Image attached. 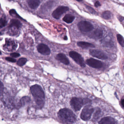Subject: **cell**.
<instances>
[{
  "mask_svg": "<svg viewBox=\"0 0 124 124\" xmlns=\"http://www.w3.org/2000/svg\"><path fill=\"white\" fill-rule=\"evenodd\" d=\"M10 56L13 58H16L20 56V54L18 53H12L10 54Z\"/></svg>",
  "mask_w": 124,
  "mask_h": 124,
  "instance_id": "cell-25",
  "label": "cell"
},
{
  "mask_svg": "<svg viewBox=\"0 0 124 124\" xmlns=\"http://www.w3.org/2000/svg\"><path fill=\"white\" fill-rule=\"evenodd\" d=\"M103 32L101 29H96L94 31L91 36L93 38L98 39L101 38L103 36Z\"/></svg>",
  "mask_w": 124,
  "mask_h": 124,
  "instance_id": "cell-14",
  "label": "cell"
},
{
  "mask_svg": "<svg viewBox=\"0 0 124 124\" xmlns=\"http://www.w3.org/2000/svg\"><path fill=\"white\" fill-rule=\"evenodd\" d=\"M27 59L26 58H21L18 60L17 62V64L20 66H22L27 63Z\"/></svg>",
  "mask_w": 124,
  "mask_h": 124,
  "instance_id": "cell-18",
  "label": "cell"
},
{
  "mask_svg": "<svg viewBox=\"0 0 124 124\" xmlns=\"http://www.w3.org/2000/svg\"><path fill=\"white\" fill-rule=\"evenodd\" d=\"M101 4L99 1H96L95 3V6L96 8H98V7L101 6Z\"/></svg>",
  "mask_w": 124,
  "mask_h": 124,
  "instance_id": "cell-27",
  "label": "cell"
},
{
  "mask_svg": "<svg viewBox=\"0 0 124 124\" xmlns=\"http://www.w3.org/2000/svg\"><path fill=\"white\" fill-rule=\"evenodd\" d=\"M86 63L87 65L95 69H100L103 66L102 62L94 59L90 58L86 60Z\"/></svg>",
  "mask_w": 124,
  "mask_h": 124,
  "instance_id": "cell-9",
  "label": "cell"
},
{
  "mask_svg": "<svg viewBox=\"0 0 124 124\" xmlns=\"http://www.w3.org/2000/svg\"><path fill=\"white\" fill-rule=\"evenodd\" d=\"M30 91L34 97L37 106L40 108L44 106L45 94L41 86L38 85H32L30 88Z\"/></svg>",
  "mask_w": 124,
  "mask_h": 124,
  "instance_id": "cell-1",
  "label": "cell"
},
{
  "mask_svg": "<svg viewBox=\"0 0 124 124\" xmlns=\"http://www.w3.org/2000/svg\"><path fill=\"white\" fill-rule=\"evenodd\" d=\"M9 13L12 16H14V17H16V18H18L20 19H22L23 20V19L16 13V11L14 9H12V10H10L9 11Z\"/></svg>",
  "mask_w": 124,
  "mask_h": 124,
  "instance_id": "cell-21",
  "label": "cell"
},
{
  "mask_svg": "<svg viewBox=\"0 0 124 124\" xmlns=\"http://www.w3.org/2000/svg\"><path fill=\"white\" fill-rule=\"evenodd\" d=\"M37 50L39 53L44 55H48L50 54V48L47 46L43 43L38 46Z\"/></svg>",
  "mask_w": 124,
  "mask_h": 124,
  "instance_id": "cell-10",
  "label": "cell"
},
{
  "mask_svg": "<svg viewBox=\"0 0 124 124\" xmlns=\"http://www.w3.org/2000/svg\"><path fill=\"white\" fill-rule=\"evenodd\" d=\"M75 18V17L74 16L70 14H67L65 15V16L63 18V20L67 23H71L73 22Z\"/></svg>",
  "mask_w": 124,
  "mask_h": 124,
  "instance_id": "cell-17",
  "label": "cell"
},
{
  "mask_svg": "<svg viewBox=\"0 0 124 124\" xmlns=\"http://www.w3.org/2000/svg\"><path fill=\"white\" fill-rule=\"evenodd\" d=\"M121 103L122 106L124 107V99L122 100Z\"/></svg>",
  "mask_w": 124,
  "mask_h": 124,
  "instance_id": "cell-28",
  "label": "cell"
},
{
  "mask_svg": "<svg viewBox=\"0 0 124 124\" xmlns=\"http://www.w3.org/2000/svg\"><path fill=\"white\" fill-rule=\"evenodd\" d=\"M6 60H7L9 62H12V63H15L16 62V61L15 59L11 57H6Z\"/></svg>",
  "mask_w": 124,
  "mask_h": 124,
  "instance_id": "cell-24",
  "label": "cell"
},
{
  "mask_svg": "<svg viewBox=\"0 0 124 124\" xmlns=\"http://www.w3.org/2000/svg\"><path fill=\"white\" fill-rule=\"evenodd\" d=\"M60 120L66 124H72L76 120V117L73 112L67 108L60 109L58 113Z\"/></svg>",
  "mask_w": 124,
  "mask_h": 124,
  "instance_id": "cell-2",
  "label": "cell"
},
{
  "mask_svg": "<svg viewBox=\"0 0 124 124\" xmlns=\"http://www.w3.org/2000/svg\"><path fill=\"white\" fill-rule=\"evenodd\" d=\"M69 10V8L66 6H59L53 11L52 13V16L56 19H59L62 14L68 11Z\"/></svg>",
  "mask_w": 124,
  "mask_h": 124,
  "instance_id": "cell-7",
  "label": "cell"
},
{
  "mask_svg": "<svg viewBox=\"0 0 124 124\" xmlns=\"http://www.w3.org/2000/svg\"><path fill=\"white\" fill-rule=\"evenodd\" d=\"M30 101V97L29 98L28 97H23V98L22 99V103L24 105V104L26 103H27V102H28V101Z\"/></svg>",
  "mask_w": 124,
  "mask_h": 124,
  "instance_id": "cell-23",
  "label": "cell"
},
{
  "mask_svg": "<svg viewBox=\"0 0 124 124\" xmlns=\"http://www.w3.org/2000/svg\"><path fill=\"white\" fill-rule=\"evenodd\" d=\"M111 12L108 11H104L103 12L102 14V17L105 19H109L111 18Z\"/></svg>",
  "mask_w": 124,
  "mask_h": 124,
  "instance_id": "cell-20",
  "label": "cell"
},
{
  "mask_svg": "<svg viewBox=\"0 0 124 124\" xmlns=\"http://www.w3.org/2000/svg\"><path fill=\"white\" fill-rule=\"evenodd\" d=\"M27 3L29 7L32 9H36L40 4V2L38 0H28Z\"/></svg>",
  "mask_w": 124,
  "mask_h": 124,
  "instance_id": "cell-13",
  "label": "cell"
},
{
  "mask_svg": "<svg viewBox=\"0 0 124 124\" xmlns=\"http://www.w3.org/2000/svg\"><path fill=\"white\" fill-rule=\"evenodd\" d=\"M78 46L80 47L83 48H88L95 47L94 45L91 43H89L88 42H79L77 43Z\"/></svg>",
  "mask_w": 124,
  "mask_h": 124,
  "instance_id": "cell-15",
  "label": "cell"
},
{
  "mask_svg": "<svg viewBox=\"0 0 124 124\" xmlns=\"http://www.w3.org/2000/svg\"><path fill=\"white\" fill-rule=\"evenodd\" d=\"M7 21L5 18H1L0 19V27L2 28L4 27L7 24Z\"/></svg>",
  "mask_w": 124,
  "mask_h": 124,
  "instance_id": "cell-22",
  "label": "cell"
},
{
  "mask_svg": "<svg viewBox=\"0 0 124 124\" xmlns=\"http://www.w3.org/2000/svg\"><path fill=\"white\" fill-rule=\"evenodd\" d=\"M56 59L65 65H69V64L70 62L69 59L66 55L63 54H59L56 55Z\"/></svg>",
  "mask_w": 124,
  "mask_h": 124,
  "instance_id": "cell-12",
  "label": "cell"
},
{
  "mask_svg": "<svg viewBox=\"0 0 124 124\" xmlns=\"http://www.w3.org/2000/svg\"><path fill=\"white\" fill-rule=\"evenodd\" d=\"M22 26V24L21 23L20 21L16 19H12L11 21L10 24L9 25V27H15L17 29H19L21 28Z\"/></svg>",
  "mask_w": 124,
  "mask_h": 124,
  "instance_id": "cell-16",
  "label": "cell"
},
{
  "mask_svg": "<svg viewBox=\"0 0 124 124\" xmlns=\"http://www.w3.org/2000/svg\"><path fill=\"white\" fill-rule=\"evenodd\" d=\"M84 104L83 101L80 98L74 97L70 101V104L72 107L75 111H78L81 109Z\"/></svg>",
  "mask_w": 124,
  "mask_h": 124,
  "instance_id": "cell-5",
  "label": "cell"
},
{
  "mask_svg": "<svg viewBox=\"0 0 124 124\" xmlns=\"http://www.w3.org/2000/svg\"><path fill=\"white\" fill-rule=\"evenodd\" d=\"M70 56L78 64L82 67H85V65L84 62V59L81 55L78 53L74 51H71L69 53Z\"/></svg>",
  "mask_w": 124,
  "mask_h": 124,
  "instance_id": "cell-4",
  "label": "cell"
},
{
  "mask_svg": "<svg viewBox=\"0 0 124 124\" xmlns=\"http://www.w3.org/2000/svg\"><path fill=\"white\" fill-rule=\"evenodd\" d=\"M94 111V109L90 106H87L85 107L80 114V117L83 120L87 121L90 119L91 115Z\"/></svg>",
  "mask_w": 124,
  "mask_h": 124,
  "instance_id": "cell-3",
  "label": "cell"
},
{
  "mask_svg": "<svg viewBox=\"0 0 124 124\" xmlns=\"http://www.w3.org/2000/svg\"><path fill=\"white\" fill-rule=\"evenodd\" d=\"M67 39H68V38H67V37L65 36V37H64V39L65 40H67Z\"/></svg>",
  "mask_w": 124,
  "mask_h": 124,
  "instance_id": "cell-30",
  "label": "cell"
},
{
  "mask_svg": "<svg viewBox=\"0 0 124 124\" xmlns=\"http://www.w3.org/2000/svg\"><path fill=\"white\" fill-rule=\"evenodd\" d=\"M79 30L83 32H88L92 31L93 27L92 24L86 21H83L79 22L78 24Z\"/></svg>",
  "mask_w": 124,
  "mask_h": 124,
  "instance_id": "cell-6",
  "label": "cell"
},
{
  "mask_svg": "<svg viewBox=\"0 0 124 124\" xmlns=\"http://www.w3.org/2000/svg\"><path fill=\"white\" fill-rule=\"evenodd\" d=\"M117 39L120 45L122 47H124V39L123 37L120 34L117 35Z\"/></svg>",
  "mask_w": 124,
  "mask_h": 124,
  "instance_id": "cell-19",
  "label": "cell"
},
{
  "mask_svg": "<svg viewBox=\"0 0 124 124\" xmlns=\"http://www.w3.org/2000/svg\"><path fill=\"white\" fill-rule=\"evenodd\" d=\"M90 53L92 56L101 60H106L107 59L106 55L103 52L99 50H90Z\"/></svg>",
  "mask_w": 124,
  "mask_h": 124,
  "instance_id": "cell-8",
  "label": "cell"
},
{
  "mask_svg": "<svg viewBox=\"0 0 124 124\" xmlns=\"http://www.w3.org/2000/svg\"><path fill=\"white\" fill-rule=\"evenodd\" d=\"M86 8L88 9L89 11H90L91 13L93 14H95V11L93 10V8H91V7H90V6H86Z\"/></svg>",
  "mask_w": 124,
  "mask_h": 124,
  "instance_id": "cell-26",
  "label": "cell"
},
{
  "mask_svg": "<svg viewBox=\"0 0 124 124\" xmlns=\"http://www.w3.org/2000/svg\"><path fill=\"white\" fill-rule=\"evenodd\" d=\"M99 124H118L115 119L111 117H105L101 119Z\"/></svg>",
  "mask_w": 124,
  "mask_h": 124,
  "instance_id": "cell-11",
  "label": "cell"
},
{
  "mask_svg": "<svg viewBox=\"0 0 124 124\" xmlns=\"http://www.w3.org/2000/svg\"><path fill=\"white\" fill-rule=\"evenodd\" d=\"M119 20L120 21H122L124 19L123 17H122V16H120V17H119Z\"/></svg>",
  "mask_w": 124,
  "mask_h": 124,
  "instance_id": "cell-29",
  "label": "cell"
}]
</instances>
